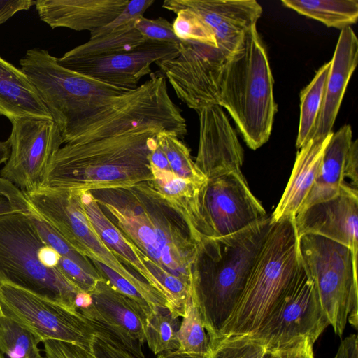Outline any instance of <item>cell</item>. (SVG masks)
<instances>
[{
  "mask_svg": "<svg viewBox=\"0 0 358 358\" xmlns=\"http://www.w3.org/2000/svg\"><path fill=\"white\" fill-rule=\"evenodd\" d=\"M135 247L161 287L167 306L182 317L191 299L199 243L183 218L148 182L90 192Z\"/></svg>",
  "mask_w": 358,
  "mask_h": 358,
  "instance_id": "obj_1",
  "label": "cell"
},
{
  "mask_svg": "<svg viewBox=\"0 0 358 358\" xmlns=\"http://www.w3.org/2000/svg\"><path fill=\"white\" fill-rule=\"evenodd\" d=\"M149 127L82 143L65 144L52 157L40 188L82 193L149 182V156L157 145ZM39 188V189H40Z\"/></svg>",
  "mask_w": 358,
  "mask_h": 358,
  "instance_id": "obj_2",
  "label": "cell"
},
{
  "mask_svg": "<svg viewBox=\"0 0 358 358\" xmlns=\"http://www.w3.org/2000/svg\"><path fill=\"white\" fill-rule=\"evenodd\" d=\"M273 222L271 215L236 233L199 243L192 282L210 342L236 306Z\"/></svg>",
  "mask_w": 358,
  "mask_h": 358,
  "instance_id": "obj_3",
  "label": "cell"
},
{
  "mask_svg": "<svg viewBox=\"0 0 358 358\" xmlns=\"http://www.w3.org/2000/svg\"><path fill=\"white\" fill-rule=\"evenodd\" d=\"M301 264L294 218L273 222L236 306L214 341L254 333L287 296Z\"/></svg>",
  "mask_w": 358,
  "mask_h": 358,
  "instance_id": "obj_4",
  "label": "cell"
},
{
  "mask_svg": "<svg viewBox=\"0 0 358 358\" xmlns=\"http://www.w3.org/2000/svg\"><path fill=\"white\" fill-rule=\"evenodd\" d=\"M273 78L257 27L245 36L223 69L219 106L230 114L244 141L257 150L269 139L277 104Z\"/></svg>",
  "mask_w": 358,
  "mask_h": 358,
  "instance_id": "obj_5",
  "label": "cell"
},
{
  "mask_svg": "<svg viewBox=\"0 0 358 358\" xmlns=\"http://www.w3.org/2000/svg\"><path fill=\"white\" fill-rule=\"evenodd\" d=\"M30 212L0 216V285L22 289L77 310L76 301L83 291L59 270L61 256L43 241Z\"/></svg>",
  "mask_w": 358,
  "mask_h": 358,
  "instance_id": "obj_6",
  "label": "cell"
},
{
  "mask_svg": "<svg viewBox=\"0 0 358 358\" xmlns=\"http://www.w3.org/2000/svg\"><path fill=\"white\" fill-rule=\"evenodd\" d=\"M21 70L36 87L57 125L63 143L87 118L132 90L113 86L60 66L46 50H28Z\"/></svg>",
  "mask_w": 358,
  "mask_h": 358,
  "instance_id": "obj_7",
  "label": "cell"
},
{
  "mask_svg": "<svg viewBox=\"0 0 358 358\" xmlns=\"http://www.w3.org/2000/svg\"><path fill=\"white\" fill-rule=\"evenodd\" d=\"M299 251L335 334L342 336L348 320L357 329V257L344 245L309 234L299 237Z\"/></svg>",
  "mask_w": 358,
  "mask_h": 358,
  "instance_id": "obj_8",
  "label": "cell"
},
{
  "mask_svg": "<svg viewBox=\"0 0 358 358\" xmlns=\"http://www.w3.org/2000/svg\"><path fill=\"white\" fill-rule=\"evenodd\" d=\"M31 209L78 252L108 266L134 285L152 310L167 306L166 299L136 271L126 268L101 239L85 213L81 193L40 188L24 192Z\"/></svg>",
  "mask_w": 358,
  "mask_h": 358,
  "instance_id": "obj_9",
  "label": "cell"
},
{
  "mask_svg": "<svg viewBox=\"0 0 358 358\" xmlns=\"http://www.w3.org/2000/svg\"><path fill=\"white\" fill-rule=\"evenodd\" d=\"M1 315L32 332L41 343L56 340L91 350L95 332L78 311L28 291L0 285Z\"/></svg>",
  "mask_w": 358,
  "mask_h": 358,
  "instance_id": "obj_10",
  "label": "cell"
},
{
  "mask_svg": "<svg viewBox=\"0 0 358 358\" xmlns=\"http://www.w3.org/2000/svg\"><path fill=\"white\" fill-rule=\"evenodd\" d=\"M328 325L315 283L301 262L297 280L282 303L254 333L241 337L267 349L301 338H308L314 344Z\"/></svg>",
  "mask_w": 358,
  "mask_h": 358,
  "instance_id": "obj_11",
  "label": "cell"
},
{
  "mask_svg": "<svg viewBox=\"0 0 358 358\" xmlns=\"http://www.w3.org/2000/svg\"><path fill=\"white\" fill-rule=\"evenodd\" d=\"M10 155L0 177L23 192L39 189L48 166L63 144L59 129L50 119L22 117L12 120Z\"/></svg>",
  "mask_w": 358,
  "mask_h": 358,
  "instance_id": "obj_12",
  "label": "cell"
},
{
  "mask_svg": "<svg viewBox=\"0 0 358 358\" xmlns=\"http://www.w3.org/2000/svg\"><path fill=\"white\" fill-rule=\"evenodd\" d=\"M179 54L155 64L172 86L176 96L196 112L219 106L220 83L228 57L218 48L185 41Z\"/></svg>",
  "mask_w": 358,
  "mask_h": 358,
  "instance_id": "obj_13",
  "label": "cell"
},
{
  "mask_svg": "<svg viewBox=\"0 0 358 358\" xmlns=\"http://www.w3.org/2000/svg\"><path fill=\"white\" fill-rule=\"evenodd\" d=\"M87 302L78 311L95 333L101 334L135 358H145L146 316L132 299L99 280Z\"/></svg>",
  "mask_w": 358,
  "mask_h": 358,
  "instance_id": "obj_14",
  "label": "cell"
},
{
  "mask_svg": "<svg viewBox=\"0 0 358 358\" xmlns=\"http://www.w3.org/2000/svg\"><path fill=\"white\" fill-rule=\"evenodd\" d=\"M204 213L213 237L236 233L268 215L251 192L241 171L208 179Z\"/></svg>",
  "mask_w": 358,
  "mask_h": 358,
  "instance_id": "obj_15",
  "label": "cell"
},
{
  "mask_svg": "<svg viewBox=\"0 0 358 358\" xmlns=\"http://www.w3.org/2000/svg\"><path fill=\"white\" fill-rule=\"evenodd\" d=\"M179 54L178 45L146 41L132 51L94 57H56L62 66L94 80L127 90H135L150 65Z\"/></svg>",
  "mask_w": 358,
  "mask_h": 358,
  "instance_id": "obj_16",
  "label": "cell"
},
{
  "mask_svg": "<svg viewBox=\"0 0 358 358\" xmlns=\"http://www.w3.org/2000/svg\"><path fill=\"white\" fill-rule=\"evenodd\" d=\"M162 7L174 13L183 8L197 13L213 30L217 48L228 57L257 27L263 13L255 0H166Z\"/></svg>",
  "mask_w": 358,
  "mask_h": 358,
  "instance_id": "obj_17",
  "label": "cell"
},
{
  "mask_svg": "<svg viewBox=\"0 0 358 358\" xmlns=\"http://www.w3.org/2000/svg\"><path fill=\"white\" fill-rule=\"evenodd\" d=\"M358 190L345 183L340 193L313 204L294 217L298 238L315 234L348 247L357 257Z\"/></svg>",
  "mask_w": 358,
  "mask_h": 358,
  "instance_id": "obj_18",
  "label": "cell"
},
{
  "mask_svg": "<svg viewBox=\"0 0 358 358\" xmlns=\"http://www.w3.org/2000/svg\"><path fill=\"white\" fill-rule=\"evenodd\" d=\"M199 139L195 164L208 179L241 171L243 149L222 107L211 106L197 111Z\"/></svg>",
  "mask_w": 358,
  "mask_h": 358,
  "instance_id": "obj_19",
  "label": "cell"
},
{
  "mask_svg": "<svg viewBox=\"0 0 358 358\" xmlns=\"http://www.w3.org/2000/svg\"><path fill=\"white\" fill-rule=\"evenodd\" d=\"M129 0H37L41 20L52 29L65 27L90 33L113 21Z\"/></svg>",
  "mask_w": 358,
  "mask_h": 358,
  "instance_id": "obj_20",
  "label": "cell"
},
{
  "mask_svg": "<svg viewBox=\"0 0 358 358\" xmlns=\"http://www.w3.org/2000/svg\"><path fill=\"white\" fill-rule=\"evenodd\" d=\"M358 63V39L351 27L341 30L327 77L322 110L313 138L326 136L339 111L349 80Z\"/></svg>",
  "mask_w": 358,
  "mask_h": 358,
  "instance_id": "obj_21",
  "label": "cell"
},
{
  "mask_svg": "<svg viewBox=\"0 0 358 358\" xmlns=\"http://www.w3.org/2000/svg\"><path fill=\"white\" fill-rule=\"evenodd\" d=\"M148 182L183 218L195 240L213 237L204 213L207 183H197L176 176L171 171L151 169Z\"/></svg>",
  "mask_w": 358,
  "mask_h": 358,
  "instance_id": "obj_22",
  "label": "cell"
},
{
  "mask_svg": "<svg viewBox=\"0 0 358 358\" xmlns=\"http://www.w3.org/2000/svg\"><path fill=\"white\" fill-rule=\"evenodd\" d=\"M332 133L312 138L300 148L283 194L271 215L272 222L294 218L316 180Z\"/></svg>",
  "mask_w": 358,
  "mask_h": 358,
  "instance_id": "obj_23",
  "label": "cell"
},
{
  "mask_svg": "<svg viewBox=\"0 0 358 358\" xmlns=\"http://www.w3.org/2000/svg\"><path fill=\"white\" fill-rule=\"evenodd\" d=\"M0 115L52 120L36 87L21 70L0 57Z\"/></svg>",
  "mask_w": 358,
  "mask_h": 358,
  "instance_id": "obj_24",
  "label": "cell"
},
{
  "mask_svg": "<svg viewBox=\"0 0 358 358\" xmlns=\"http://www.w3.org/2000/svg\"><path fill=\"white\" fill-rule=\"evenodd\" d=\"M352 141V131L349 124H344L337 131L332 133L324 150L316 180L299 212L313 204L332 199L340 193L346 183L345 162Z\"/></svg>",
  "mask_w": 358,
  "mask_h": 358,
  "instance_id": "obj_25",
  "label": "cell"
},
{
  "mask_svg": "<svg viewBox=\"0 0 358 358\" xmlns=\"http://www.w3.org/2000/svg\"><path fill=\"white\" fill-rule=\"evenodd\" d=\"M81 200L92 227L109 250L122 264L131 266L162 296L159 282L143 262L137 249L104 214L92 194L90 192H82Z\"/></svg>",
  "mask_w": 358,
  "mask_h": 358,
  "instance_id": "obj_26",
  "label": "cell"
},
{
  "mask_svg": "<svg viewBox=\"0 0 358 358\" xmlns=\"http://www.w3.org/2000/svg\"><path fill=\"white\" fill-rule=\"evenodd\" d=\"M281 3L302 15L341 30L358 19L357 0H282Z\"/></svg>",
  "mask_w": 358,
  "mask_h": 358,
  "instance_id": "obj_27",
  "label": "cell"
},
{
  "mask_svg": "<svg viewBox=\"0 0 358 358\" xmlns=\"http://www.w3.org/2000/svg\"><path fill=\"white\" fill-rule=\"evenodd\" d=\"M331 60L317 71L311 82L300 93V115L296 146L300 149L313 138L322 110Z\"/></svg>",
  "mask_w": 358,
  "mask_h": 358,
  "instance_id": "obj_28",
  "label": "cell"
},
{
  "mask_svg": "<svg viewBox=\"0 0 358 358\" xmlns=\"http://www.w3.org/2000/svg\"><path fill=\"white\" fill-rule=\"evenodd\" d=\"M146 41L134 24L90 39L72 50L63 57L67 58L94 57L134 50Z\"/></svg>",
  "mask_w": 358,
  "mask_h": 358,
  "instance_id": "obj_29",
  "label": "cell"
},
{
  "mask_svg": "<svg viewBox=\"0 0 358 358\" xmlns=\"http://www.w3.org/2000/svg\"><path fill=\"white\" fill-rule=\"evenodd\" d=\"M180 321L167 306H159L145 319V335L148 348L156 355L179 348Z\"/></svg>",
  "mask_w": 358,
  "mask_h": 358,
  "instance_id": "obj_30",
  "label": "cell"
},
{
  "mask_svg": "<svg viewBox=\"0 0 358 358\" xmlns=\"http://www.w3.org/2000/svg\"><path fill=\"white\" fill-rule=\"evenodd\" d=\"M40 343L32 332L0 316V351L7 358H45L38 347Z\"/></svg>",
  "mask_w": 358,
  "mask_h": 358,
  "instance_id": "obj_31",
  "label": "cell"
},
{
  "mask_svg": "<svg viewBox=\"0 0 358 358\" xmlns=\"http://www.w3.org/2000/svg\"><path fill=\"white\" fill-rule=\"evenodd\" d=\"M171 172L177 177L197 183H207L208 178L192 160L187 146L176 136L162 131L157 135Z\"/></svg>",
  "mask_w": 358,
  "mask_h": 358,
  "instance_id": "obj_32",
  "label": "cell"
},
{
  "mask_svg": "<svg viewBox=\"0 0 358 358\" xmlns=\"http://www.w3.org/2000/svg\"><path fill=\"white\" fill-rule=\"evenodd\" d=\"M180 352L208 354L211 352L210 339L195 301L191 297L187 302L178 330Z\"/></svg>",
  "mask_w": 358,
  "mask_h": 358,
  "instance_id": "obj_33",
  "label": "cell"
},
{
  "mask_svg": "<svg viewBox=\"0 0 358 358\" xmlns=\"http://www.w3.org/2000/svg\"><path fill=\"white\" fill-rule=\"evenodd\" d=\"M30 216L38 233L48 246L54 249L61 257L73 261L86 272L95 278H102L89 258L75 250L52 227L32 209L30 212Z\"/></svg>",
  "mask_w": 358,
  "mask_h": 358,
  "instance_id": "obj_34",
  "label": "cell"
},
{
  "mask_svg": "<svg viewBox=\"0 0 358 358\" xmlns=\"http://www.w3.org/2000/svg\"><path fill=\"white\" fill-rule=\"evenodd\" d=\"M176 14V17L172 25L179 39L217 48L213 30L197 13L190 9L183 8L178 10Z\"/></svg>",
  "mask_w": 358,
  "mask_h": 358,
  "instance_id": "obj_35",
  "label": "cell"
},
{
  "mask_svg": "<svg viewBox=\"0 0 358 358\" xmlns=\"http://www.w3.org/2000/svg\"><path fill=\"white\" fill-rule=\"evenodd\" d=\"M211 358H266L268 349L245 337H229L210 343Z\"/></svg>",
  "mask_w": 358,
  "mask_h": 358,
  "instance_id": "obj_36",
  "label": "cell"
},
{
  "mask_svg": "<svg viewBox=\"0 0 358 358\" xmlns=\"http://www.w3.org/2000/svg\"><path fill=\"white\" fill-rule=\"evenodd\" d=\"M134 27L145 41L172 43L177 45L185 42L176 36L172 24L162 17L148 19L142 16L136 21Z\"/></svg>",
  "mask_w": 358,
  "mask_h": 358,
  "instance_id": "obj_37",
  "label": "cell"
},
{
  "mask_svg": "<svg viewBox=\"0 0 358 358\" xmlns=\"http://www.w3.org/2000/svg\"><path fill=\"white\" fill-rule=\"evenodd\" d=\"M154 3L155 0H129L122 11L113 21L91 32L90 38H96L134 24Z\"/></svg>",
  "mask_w": 358,
  "mask_h": 358,
  "instance_id": "obj_38",
  "label": "cell"
},
{
  "mask_svg": "<svg viewBox=\"0 0 358 358\" xmlns=\"http://www.w3.org/2000/svg\"><path fill=\"white\" fill-rule=\"evenodd\" d=\"M31 210V208L23 191L0 177V216Z\"/></svg>",
  "mask_w": 358,
  "mask_h": 358,
  "instance_id": "obj_39",
  "label": "cell"
},
{
  "mask_svg": "<svg viewBox=\"0 0 358 358\" xmlns=\"http://www.w3.org/2000/svg\"><path fill=\"white\" fill-rule=\"evenodd\" d=\"M42 343L45 358H96L91 350L77 344L56 340Z\"/></svg>",
  "mask_w": 358,
  "mask_h": 358,
  "instance_id": "obj_40",
  "label": "cell"
},
{
  "mask_svg": "<svg viewBox=\"0 0 358 358\" xmlns=\"http://www.w3.org/2000/svg\"><path fill=\"white\" fill-rule=\"evenodd\" d=\"M57 266L68 279L80 289L88 294L100 280L86 272L73 261L64 257H60Z\"/></svg>",
  "mask_w": 358,
  "mask_h": 358,
  "instance_id": "obj_41",
  "label": "cell"
},
{
  "mask_svg": "<svg viewBox=\"0 0 358 358\" xmlns=\"http://www.w3.org/2000/svg\"><path fill=\"white\" fill-rule=\"evenodd\" d=\"M313 344L308 338H301L285 345L268 349L266 358H314Z\"/></svg>",
  "mask_w": 358,
  "mask_h": 358,
  "instance_id": "obj_42",
  "label": "cell"
},
{
  "mask_svg": "<svg viewBox=\"0 0 358 358\" xmlns=\"http://www.w3.org/2000/svg\"><path fill=\"white\" fill-rule=\"evenodd\" d=\"M91 350L96 358H135L99 333L94 335Z\"/></svg>",
  "mask_w": 358,
  "mask_h": 358,
  "instance_id": "obj_43",
  "label": "cell"
},
{
  "mask_svg": "<svg viewBox=\"0 0 358 358\" xmlns=\"http://www.w3.org/2000/svg\"><path fill=\"white\" fill-rule=\"evenodd\" d=\"M34 4L35 1L32 0H0V24L17 13L29 10Z\"/></svg>",
  "mask_w": 358,
  "mask_h": 358,
  "instance_id": "obj_44",
  "label": "cell"
},
{
  "mask_svg": "<svg viewBox=\"0 0 358 358\" xmlns=\"http://www.w3.org/2000/svg\"><path fill=\"white\" fill-rule=\"evenodd\" d=\"M351 180L350 185L357 189L358 185V141L353 140L348 155L345 167V178Z\"/></svg>",
  "mask_w": 358,
  "mask_h": 358,
  "instance_id": "obj_45",
  "label": "cell"
},
{
  "mask_svg": "<svg viewBox=\"0 0 358 358\" xmlns=\"http://www.w3.org/2000/svg\"><path fill=\"white\" fill-rule=\"evenodd\" d=\"M334 358H358V338L356 334H350L341 341Z\"/></svg>",
  "mask_w": 358,
  "mask_h": 358,
  "instance_id": "obj_46",
  "label": "cell"
},
{
  "mask_svg": "<svg viewBox=\"0 0 358 358\" xmlns=\"http://www.w3.org/2000/svg\"><path fill=\"white\" fill-rule=\"evenodd\" d=\"M149 161L151 169L171 171L167 158L158 143L151 152Z\"/></svg>",
  "mask_w": 358,
  "mask_h": 358,
  "instance_id": "obj_47",
  "label": "cell"
},
{
  "mask_svg": "<svg viewBox=\"0 0 358 358\" xmlns=\"http://www.w3.org/2000/svg\"><path fill=\"white\" fill-rule=\"evenodd\" d=\"M157 358H211L210 353L198 354L180 352L178 350L162 353Z\"/></svg>",
  "mask_w": 358,
  "mask_h": 358,
  "instance_id": "obj_48",
  "label": "cell"
},
{
  "mask_svg": "<svg viewBox=\"0 0 358 358\" xmlns=\"http://www.w3.org/2000/svg\"><path fill=\"white\" fill-rule=\"evenodd\" d=\"M10 152V141H0V165L6 163L8 160Z\"/></svg>",
  "mask_w": 358,
  "mask_h": 358,
  "instance_id": "obj_49",
  "label": "cell"
},
{
  "mask_svg": "<svg viewBox=\"0 0 358 358\" xmlns=\"http://www.w3.org/2000/svg\"><path fill=\"white\" fill-rule=\"evenodd\" d=\"M0 358H7L2 352L0 351Z\"/></svg>",
  "mask_w": 358,
  "mask_h": 358,
  "instance_id": "obj_50",
  "label": "cell"
},
{
  "mask_svg": "<svg viewBox=\"0 0 358 358\" xmlns=\"http://www.w3.org/2000/svg\"><path fill=\"white\" fill-rule=\"evenodd\" d=\"M1 315H1V310H0V316H1Z\"/></svg>",
  "mask_w": 358,
  "mask_h": 358,
  "instance_id": "obj_51",
  "label": "cell"
}]
</instances>
